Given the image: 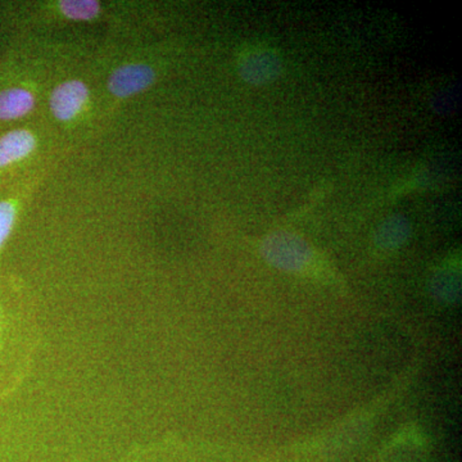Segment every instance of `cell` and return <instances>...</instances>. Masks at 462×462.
<instances>
[{"instance_id": "9c48e42d", "label": "cell", "mask_w": 462, "mask_h": 462, "mask_svg": "<svg viewBox=\"0 0 462 462\" xmlns=\"http://www.w3.org/2000/svg\"><path fill=\"white\" fill-rule=\"evenodd\" d=\"M63 14L72 20H91L99 14V3L97 2H62Z\"/></svg>"}, {"instance_id": "6da1fadb", "label": "cell", "mask_w": 462, "mask_h": 462, "mask_svg": "<svg viewBox=\"0 0 462 462\" xmlns=\"http://www.w3.org/2000/svg\"><path fill=\"white\" fill-rule=\"evenodd\" d=\"M263 252L270 263L285 272H303L312 260L311 248L305 240L289 233L270 236L263 242Z\"/></svg>"}, {"instance_id": "7a4b0ae2", "label": "cell", "mask_w": 462, "mask_h": 462, "mask_svg": "<svg viewBox=\"0 0 462 462\" xmlns=\"http://www.w3.org/2000/svg\"><path fill=\"white\" fill-rule=\"evenodd\" d=\"M282 60L275 51L260 47L245 54L240 71L243 78L254 85L272 83L282 74Z\"/></svg>"}, {"instance_id": "3957f363", "label": "cell", "mask_w": 462, "mask_h": 462, "mask_svg": "<svg viewBox=\"0 0 462 462\" xmlns=\"http://www.w3.org/2000/svg\"><path fill=\"white\" fill-rule=\"evenodd\" d=\"M36 148L35 135L27 129H12L0 134V176L20 165Z\"/></svg>"}, {"instance_id": "8992f818", "label": "cell", "mask_w": 462, "mask_h": 462, "mask_svg": "<svg viewBox=\"0 0 462 462\" xmlns=\"http://www.w3.org/2000/svg\"><path fill=\"white\" fill-rule=\"evenodd\" d=\"M35 106L32 91L21 85L0 87V124L20 120L32 111Z\"/></svg>"}, {"instance_id": "52a82bcc", "label": "cell", "mask_w": 462, "mask_h": 462, "mask_svg": "<svg viewBox=\"0 0 462 462\" xmlns=\"http://www.w3.org/2000/svg\"><path fill=\"white\" fill-rule=\"evenodd\" d=\"M410 227L407 220L401 216H393L380 226L376 234V243L382 248L394 249L403 245L409 236Z\"/></svg>"}, {"instance_id": "277c9868", "label": "cell", "mask_w": 462, "mask_h": 462, "mask_svg": "<svg viewBox=\"0 0 462 462\" xmlns=\"http://www.w3.org/2000/svg\"><path fill=\"white\" fill-rule=\"evenodd\" d=\"M88 97L89 93L83 83L76 80L66 81L56 88L51 94V112L58 120H71L83 109Z\"/></svg>"}, {"instance_id": "ba28073f", "label": "cell", "mask_w": 462, "mask_h": 462, "mask_svg": "<svg viewBox=\"0 0 462 462\" xmlns=\"http://www.w3.org/2000/svg\"><path fill=\"white\" fill-rule=\"evenodd\" d=\"M17 215V199L9 196L0 197V249L11 236L16 225Z\"/></svg>"}, {"instance_id": "5b68a950", "label": "cell", "mask_w": 462, "mask_h": 462, "mask_svg": "<svg viewBox=\"0 0 462 462\" xmlns=\"http://www.w3.org/2000/svg\"><path fill=\"white\" fill-rule=\"evenodd\" d=\"M154 72L145 65H129L116 69L108 81V88L116 97L125 98L147 89L153 83Z\"/></svg>"}]
</instances>
